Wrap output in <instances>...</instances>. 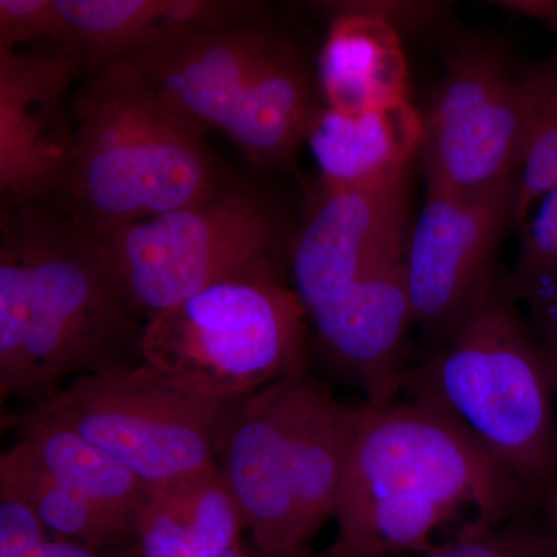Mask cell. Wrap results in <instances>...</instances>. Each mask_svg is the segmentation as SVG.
<instances>
[{"instance_id":"2e32d148","label":"cell","mask_w":557,"mask_h":557,"mask_svg":"<svg viewBox=\"0 0 557 557\" xmlns=\"http://www.w3.org/2000/svg\"><path fill=\"white\" fill-rule=\"evenodd\" d=\"M244 516L220 469L149 483L135 519L141 557H225L240 545Z\"/></svg>"},{"instance_id":"603a6c76","label":"cell","mask_w":557,"mask_h":557,"mask_svg":"<svg viewBox=\"0 0 557 557\" xmlns=\"http://www.w3.org/2000/svg\"><path fill=\"white\" fill-rule=\"evenodd\" d=\"M548 539L523 528L465 531L454 544L418 557H548Z\"/></svg>"},{"instance_id":"44dd1931","label":"cell","mask_w":557,"mask_h":557,"mask_svg":"<svg viewBox=\"0 0 557 557\" xmlns=\"http://www.w3.org/2000/svg\"><path fill=\"white\" fill-rule=\"evenodd\" d=\"M0 497L27 504L51 536L100 549L137 545L134 520L62 485L20 440L0 457Z\"/></svg>"},{"instance_id":"484cf974","label":"cell","mask_w":557,"mask_h":557,"mask_svg":"<svg viewBox=\"0 0 557 557\" xmlns=\"http://www.w3.org/2000/svg\"><path fill=\"white\" fill-rule=\"evenodd\" d=\"M20 557H141V555L137 545L129 548L100 549L67 541V539L50 536Z\"/></svg>"},{"instance_id":"5b68a950","label":"cell","mask_w":557,"mask_h":557,"mask_svg":"<svg viewBox=\"0 0 557 557\" xmlns=\"http://www.w3.org/2000/svg\"><path fill=\"white\" fill-rule=\"evenodd\" d=\"M90 233L146 321L225 278L285 269L293 242L276 205L239 180L194 207Z\"/></svg>"},{"instance_id":"e0dca14e","label":"cell","mask_w":557,"mask_h":557,"mask_svg":"<svg viewBox=\"0 0 557 557\" xmlns=\"http://www.w3.org/2000/svg\"><path fill=\"white\" fill-rule=\"evenodd\" d=\"M423 137V113L406 98L359 112L319 108L306 139L324 185L369 186L409 172Z\"/></svg>"},{"instance_id":"7a4b0ae2","label":"cell","mask_w":557,"mask_h":557,"mask_svg":"<svg viewBox=\"0 0 557 557\" xmlns=\"http://www.w3.org/2000/svg\"><path fill=\"white\" fill-rule=\"evenodd\" d=\"M75 156L53 207L89 231L194 207L233 182L196 124L123 61L87 76L75 100Z\"/></svg>"},{"instance_id":"4dcf8cb0","label":"cell","mask_w":557,"mask_h":557,"mask_svg":"<svg viewBox=\"0 0 557 557\" xmlns=\"http://www.w3.org/2000/svg\"><path fill=\"white\" fill-rule=\"evenodd\" d=\"M249 552H251V549H248L240 544L237 545V547L234 548L233 552H230L225 557H249Z\"/></svg>"},{"instance_id":"ba28073f","label":"cell","mask_w":557,"mask_h":557,"mask_svg":"<svg viewBox=\"0 0 557 557\" xmlns=\"http://www.w3.org/2000/svg\"><path fill=\"white\" fill-rule=\"evenodd\" d=\"M530 113L525 70L497 44H460L423 113L426 189L478 197L515 183Z\"/></svg>"},{"instance_id":"4316f807","label":"cell","mask_w":557,"mask_h":557,"mask_svg":"<svg viewBox=\"0 0 557 557\" xmlns=\"http://www.w3.org/2000/svg\"><path fill=\"white\" fill-rule=\"evenodd\" d=\"M502 5L545 22L557 32V2H504Z\"/></svg>"},{"instance_id":"ffe728a7","label":"cell","mask_w":557,"mask_h":557,"mask_svg":"<svg viewBox=\"0 0 557 557\" xmlns=\"http://www.w3.org/2000/svg\"><path fill=\"white\" fill-rule=\"evenodd\" d=\"M17 440L62 485L95 504L137 519L148 482L78 432L25 412L11 418Z\"/></svg>"},{"instance_id":"5bb4252c","label":"cell","mask_w":557,"mask_h":557,"mask_svg":"<svg viewBox=\"0 0 557 557\" xmlns=\"http://www.w3.org/2000/svg\"><path fill=\"white\" fill-rule=\"evenodd\" d=\"M265 24L226 32H160L123 62L168 108L222 131L252 73L278 39Z\"/></svg>"},{"instance_id":"9a60e30c","label":"cell","mask_w":557,"mask_h":557,"mask_svg":"<svg viewBox=\"0 0 557 557\" xmlns=\"http://www.w3.org/2000/svg\"><path fill=\"white\" fill-rule=\"evenodd\" d=\"M359 408H348L309 373L288 379L285 442L288 472L307 541L335 516L354 446Z\"/></svg>"},{"instance_id":"ac0fdd59","label":"cell","mask_w":557,"mask_h":557,"mask_svg":"<svg viewBox=\"0 0 557 557\" xmlns=\"http://www.w3.org/2000/svg\"><path fill=\"white\" fill-rule=\"evenodd\" d=\"M318 76L306 54L278 36L252 73L222 132L252 163L277 166L295 156L317 104Z\"/></svg>"},{"instance_id":"cb8c5ba5","label":"cell","mask_w":557,"mask_h":557,"mask_svg":"<svg viewBox=\"0 0 557 557\" xmlns=\"http://www.w3.org/2000/svg\"><path fill=\"white\" fill-rule=\"evenodd\" d=\"M58 21L57 0H0V47L53 42Z\"/></svg>"},{"instance_id":"30bf717a","label":"cell","mask_w":557,"mask_h":557,"mask_svg":"<svg viewBox=\"0 0 557 557\" xmlns=\"http://www.w3.org/2000/svg\"><path fill=\"white\" fill-rule=\"evenodd\" d=\"M83 73L78 58L54 44L0 47V193L5 207L53 203L75 156L69 98Z\"/></svg>"},{"instance_id":"8fae6325","label":"cell","mask_w":557,"mask_h":557,"mask_svg":"<svg viewBox=\"0 0 557 557\" xmlns=\"http://www.w3.org/2000/svg\"><path fill=\"white\" fill-rule=\"evenodd\" d=\"M409 172L379 185H324L288 252L292 287L307 313L359 278L405 262Z\"/></svg>"},{"instance_id":"52a82bcc","label":"cell","mask_w":557,"mask_h":557,"mask_svg":"<svg viewBox=\"0 0 557 557\" xmlns=\"http://www.w3.org/2000/svg\"><path fill=\"white\" fill-rule=\"evenodd\" d=\"M234 401H214L172 383L148 362L79 376L32 416L78 432L148 483L215 465Z\"/></svg>"},{"instance_id":"1f68e13d","label":"cell","mask_w":557,"mask_h":557,"mask_svg":"<svg viewBox=\"0 0 557 557\" xmlns=\"http://www.w3.org/2000/svg\"><path fill=\"white\" fill-rule=\"evenodd\" d=\"M251 557H307V555H306V552L299 553V555H292V556L267 555V553L259 552V549H255V552H252V549H251Z\"/></svg>"},{"instance_id":"3957f363","label":"cell","mask_w":557,"mask_h":557,"mask_svg":"<svg viewBox=\"0 0 557 557\" xmlns=\"http://www.w3.org/2000/svg\"><path fill=\"white\" fill-rule=\"evenodd\" d=\"M410 398L431 406L537 498L557 487L547 351L505 282L491 281L449 338L406 373Z\"/></svg>"},{"instance_id":"d6986e66","label":"cell","mask_w":557,"mask_h":557,"mask_svg":"<svg viewBox=\"0 0 557 557\" xmlns=\"http://www.w3.org/2000/svg\"><path fill=\"white\" fill-rule=\"evenodd\" d=\"M332 22L318 62L325 106L344 112L379 109L408 97V58L401 33L388 22L327 3Z\"/></svg>"},{"instance_id":"f1b7e54d","label":"cell","mask_w":557,"mask_h":557,"mask_svg":"<svg viewBox=\"0 0 557 557\" xmlns=\"http://www.w3.org/2000/svg\"><path fill=\"white\" fill-rule=\"evenodd\" d=\"M553 408H555V448L557 457V369L552 368Z\"/></svg>"},{"instance_id":"8992f818","label":"cell","mask_w":557,"mask_h":557,"mask_svg":"<svg viewBox=\"0 0 557 557\" xmlns=\"http://www.w3.org/2000/svg\"><path fill=\"white\" fill-rule=\"evenodd\" d=\"M418 496L454 511L469 505L467 531H490L539 500L512 472L438 410L410 398L359 408L336 502V527L384 497Z\"/></svg>"},{"instance_id":"277c9868","label":"cell","mask_w":557,"mask_h":557,"mask_svg":"<svg viewBox=\"0 0 557 557\" xmlns=\"http://www.w3.org/2000/svg\"><path fill=\"white\" fill-rule=\"evenodd\" d=\"M282 267L201 289L145 322L143 361L190 394L236 401L307 373L306 307Z\"/></svg>"},{"instance_id":"6da1fadb","label":"cell","mask_w":557,"mask_h":557,"mask_svg":"<svg viewBox=\"0 0 557 557\" xmlns=\"http://www.w3.org/2000/svg\"><path fill=\"white\" fill-rule=\"evenodd\" d=\"M132 310L89 230L49 203L3 207L0 242V399L30 409L70 376L143 362Z\"/></svg>"},{"instance_id":"7402d4cb","label":"cell","mask_w":557,"mask_h":557,"mask_svg":"<svg viewBox=\"0 0 557 557\" xmlns=\"http://www.w3.org/2000/svg\"><path fill=\"white\" fill-rule=\"evenodd\" d=\"M168 0H57L54 46L78 58L83 73L123 60L163 30Z\"/></svg>"},{"instance_id":"83f0119b","label":"cell","mask_w":557,"mask_h":557,"mask_svg":"<svg viewBox=\"0 0 557 557\" xmlns=\"http://www.w3.org/2000/svg\"><path fill=\"white\" fill-rule=\"evenodd\" d=\"M539 341H541L542 347L547 351L549 366L557 369V329L545 336V338Z\"/></svg>"},{"instance_id":"d4e9b609","label":"cell","mask_w":557,"mask_h":557,"mask_svg":"<svg viewBox=\"0 0 557 557\" xmlns=\"http://www.w3.org/2000/svg\"><path fill=\"white\" fill-rule=\"evenodd\" d=\"M348 9L372 14L394 25L399 33L409 28H423L434 24L445 13L446 7L437 2H383V0H362V2H343Z\"/></svg>"},{"instance_id":"9c48e42d","label":"cell","mask_w":557,"mask_h":557,"mask_svg":"<svg viewBox=\"0 0 557 557\" xmlns=\"http://www.w3.org/2000/svg\"><path fill=\"white\" fill-rule=\"evenodd\" d=\"M515 209L516 182L478 197L426 189L405 255L416 324L449 338L493 281L491 260L515 230Z\"/></svg>"},{"instance_id":"7c38bea8","label":"cell","mask_w":557,"mask_h":557,"mask_svg":"<svg viewBox=\"0 0 557 557\" xmlns=\"http://www.w3.org/2000/svg\"><path fill=\"white\" fill-rule=\"evenodd\" d=\"M287 388L285 379L236 399L215 446V467L239 504L256 549L267 555H299L309 544L289 482Z\"/></svg>"},{"instance_id":"4fadbf2b","label":"cell","mask_w":557,"mask_h":557,"mask_svg":"<svg viewBox=\"0 0 557 557\" xmlns=\"http://www.w3.org/2000/svg\"><path fill=\"white\" fill-rule=\"evenodd\" d=\"M322 357L376 406L405 386L403 348L416 324L405 262L359 278L309 310Z\"/></svg>"},{"instance_id":"f546056e","label":"cell","mask_w":557,"mask_h":557,"mask_svg":"<svg viewBox=\"0 0 557 557\" xmlns=\"http://www.w3.org/2000/svg\"><path fill=\"white\" fill-rule=\"evenodd\" d=\"M545 504L548 505L549 511H552L553 520H555V530H556V547H557V487L548 494L547 498H545Z\"/></svg>"},{"instance_id":"d6a6232c","label":"cell","mask_w":557,"mask_h":557,"mask_svg":"<svg viewBox=\"0 0 557 557\" xmlns=\"http://www.w3.org/2000/svg\"><path fill=\"white\" fill-rule=\"evenodd\" d=\"M249 557H251V552H249Z\"/></svg>"}]
</instances>
